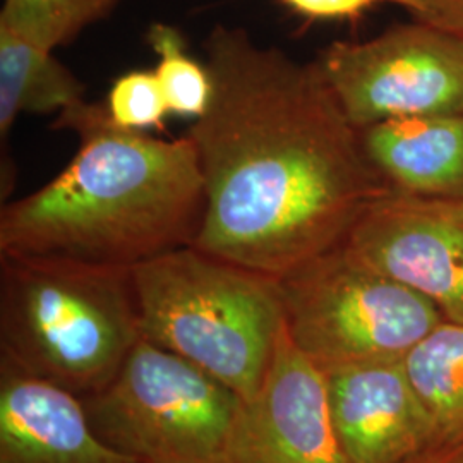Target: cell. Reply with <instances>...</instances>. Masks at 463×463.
Masks as SVG:
<instances>
[{
    "label": "cell",
    "instance_id": "obj_11",
    "mask_svg": "<svg viewBox=\"0 0 463 463\" xmlns=\"http://www.w3.org/2000/svg\"><path fill=\"white\" fill-rule=\"evenodd\" d=\"M0 463H136L99 439L83 400L0 367Z\"/></svg>",
    "mask_w": 463,
    "mask_h": 463
},
{
    "label": "cell",
    "instance_id": "obj_4",
    "mask_svg": "<svg viewBox=\"0 0 463 463\" xmlns=\"http://www.w3.org/2000/svg\"><path fill=\"white\" fill-rule=\"evenodd\" d=\"M133 283L143 338L254 397L285 323L279 279L184 246L134 266Z\"/></svg>",
    "mask_w": 463,
    "mask_h": 463
},
{
    "label": "cell",
    "instance_id": "obj_12",
    "mask_svg": "<svg viewBox=\"0 0 463 463\" xmlns=\"http://www.w3.org/2000/svg\"><path fill=\"white\" fill-rule=\"evenodd\" d=\"M373 168L392 189L463 199V116L400 117L359 129Z\"/></svg>",
    "mask_w": 463,
    "mask_h": 463
},
{
    "label": "cell",
    "instance_id": "obj_1",
    "mask_svg": "<svg viewBox=\"0 0 463 463\" xmlns=\"http://www.w3.org/2000/svg\"><path fill=\"white\" fill-rule=\"evenodd\" d=\"M204 49L212 99L185 134L204 181L191 246L281 279L344 244L388 185L316 61L225 24Z\"/></svg>",
    "mask_w": 463,
    "mask_h": 463
},
{
    "label": "cell",
    "instance_id": "obj_3",
    "mask_svg": "<svg viewBox=\"0 0 463 463\" xmlns=\"http://www.w3.org/2000/svg\"><path fill=\"white\" fill-rule=\"evenodd\" d=\"M141 338L133 268L0 254V367L83 400Z\"/></svg>",
    "mask_w": 463,
    "mask_h": 463
},
{
    "label": "cell",
    "instance_id": "obj_2",
    "mask_svg": "<svg viewBox=\"0 0 463 463\" xmlns=\"http://www.w3.org/2000/svg\"><path fill=\"white\" fill-rule=\"evenodd\" d=\"M52 128L76 134L78 153L43 187L2 206L0 254L134 268L194 242L204 181L187 136L118 128L105 103L86 99Z\"/></svg>",
    "mask_w": 463,
    "mask_h": 463
},
{
    "label": "cell",
    "instance_id": "obj_8",
    "mask_svg": "<svg viewBox=\"0 0 463 463\" xmlns=\"http://www.w3.org/2000/svg\"><path fill=\"white\" fill-rule=\"evenodd\" d=\"M344 244L428 298L447 321L463 325V199L388 187L367 204Z\"/></svg>",
    "mask_w": 463,
    "mask_h": 463
},
{
    "label": "cell",
    "instance_id": "obj_17",
    "mask_svg": "<svg viewBox=\"0 0 463 463\" xmlns=\"http://www.w3.org/2000/svg\"><path fill=\"white\" fill-rule=\"evenodd\" d=\"M105 107L118 128L141 133L162 128L170 112L155 71H133L120 76L112 84Z\"/></svg>",
    "mask_w": 463,
    "mask_h": 463
},
{
    "label": "cell",
    "instance_id": "obj_6",
    "mask_svg": "<svg viewBox=\"0 0 463 463\" xmlns=\"http://www.w3.org/2000/svg\"><path fill=\"white\" fill-rule=\"evenodd\" d=\"M279 280L287 333L321 371L402 361L447 321L428 298L365 265L345 244Z\"/></svg>",
    "mask_w": 463,
    "mask_h": 463
},
{
    "label": "cell",
    "instance_id": "obj_7",
    "mask_svg": "<svg viewBox=\"0 0 463 463\" xmlns=\"http://www.w3.org/2000/svg\"><path fill=\"white\" fill-rule=\"evenodd\" d=\"M348 120L463 116V36L422 23L365 42H335L316 59Z\"/></svg>",
    "mask_w": 463,
    "mask_h": 463
},
{
    "label": "cell",
    "instance_id": "obj_19",
    "mask_svg": "<svg viewBox=\"0 0 463 463\" xmlns=\"http://www.w3.org/2000/svg\"><path fill=\"white\" fill-rule=\"evenodd\" d=\"M414 21L463 36V0H397Z\"/></svg>",
    "mask_w": 463,
    "mask_h": 463
},
{
    "label": "cell",
    "instance_id": "obj_15",
    "mask_svg": "<svg viewBox=\"0 0 463 463\" xmlns=\"http://www.w3.org/2000/svg\"><path fill=\"white\" fill-rule=\"evenodd\" d=\"M122 0H4L0 23L43 49L69 45Z\"/></svg>",
    "mask_w": 463,
    "mask_h": 463
},
{
    "label": "cell",
    "instance_id": "obj_5",
    "mask_svg": "<svg viewBox=\"0 0 463 463\" xmlns=\"http://www.w3.org/2000/svg\"><path fill=\"white\" fill-rule=\"evenodd\" d=\"M83 403L99 439L136 463H229L244 400L141 338L112 381Z\"/></svg>",
    "mask_w": 463,
    "mask_h": 463
},
{
    "label": "cell",
    "instance_id": "obj_16",
    "mask_svg": "<svg viewBox=\"0 0 463 463\" xmlns=\"http://www.w3.org/2000/svg\"><path fill=\"white\" fill-rule=\"evenodd\" d=\"M146 42L158 64L155 74L162 84L168 110L175 116L199 118L212 99V76L206 64H199L187 52L179 28L166 23H153Z\"/></svg>",
    "mask_w": 463,
    "mask_h": 463
},
{
    "label": "cell",
    "instance_id": "obj_18",
    "mask_svg": "<svg viewBox=\"0 0 463 463\" xmlns=\"http://www.w3.org/2000/svg\"><path fill=\"white\" fill-rule=\"evenodd\" d=\"M283 5L300 16L315 21H338L359 19L369 9L380 4H393L397 0H280Z\"/></svg>",
    "mask_w": 463,
    "mask_h": 463
},
{
    "label": "cell",
    "instance_id": "obj_9",
    "mask_svg": "<svg viewBox=\"0 0 463 463\" xmlns=\"http://www.w3.org/2000/svg\"><path fill=\"white\" fill-rule=\"evenodd\" d=\"M229 463H348L326 376L296 347L285 323L261 386L242 403Z\"/></svg>",
    "mask_w": 463,
    "mask_h": 463
},
{
    "label": "cell",
    "instance_id": "obj_20",
    "mask_svg": "<svg viewBox=\"0 0 463 463\" xmlns=\"http://www.w3.org/2000/svg\"><path fill=\"white\" fill-rule=\"evenodd\" d=\"M411 463H463V441L434 448Z\"/></svg>",
    "mask_w": 463,
    "mask_h": 463
},
{
    "label": "cell",
    "instance_id": "obj_14",
    "mask_svg": "<svg viewBox=\"0 0 463 463\" xmlns=\"http://www.w3.org/2000/svg\"><path fill=\"white\" fill-rule=\"evenodd\" d=\"M402 363L430 415L436 448L463 441V325L443 321Z\"/></svg>",
    "mask_w": 463,
    "mask_h": 463
},
{
    "label": "cell",
    "instance_id": "obj_13",
    "mask_svg": "<svg viewBox=\"0 0 463 463\" xmlns=\"http://www.w3.org/2000/svg\"><path fill=\"white\" fill-rule=\"evenodd\" d=\"M83 81L52 50L0 23V139L21 114H61L81 103Z\"/></svg>",
    "mask_w": 463,
    "mask_h": 463
},
{
    "label": "cell",
    "instance_id": "obj_10",
    "mask_svg": "<svg viewBox=\"0 0 463 463\" xmlns=\"http://www.w3.org/2000/svg\"><path fill=\"white\" fill-rule=\"evenodd\" d=\"M348 463H411L436 448L430 415L402 361L323 371Z\"/></svg>",
    "mask_w": 463,
    "mask_h": 463
}]
</instances>
